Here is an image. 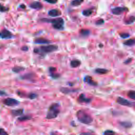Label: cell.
Instances as JSON below:
<instances>
[{"mask_svg":"<svg viewBox=\"0 0 135 135\" xmlns=\"http://www.w3.org/2000/svg\"><path fill=\"white\" fill-rule=\"evenodd\" d=\"M3 103L8 106H16L20 103V102L17 100L13 98H7L3 101Z\"/></svg>","mask_w":135,"mask_h":135,"instance_id":"52a82bcc","label":"cell"},{"mask_svg":"<svg viewBox=\"0 0 135 135\" xmlns=\"http://www.w3.org/2000/svg\"><path fill=\"white\" fill-rule=\"evenodd\" d=\"M128 11V8L126 7H117L112 8L111 10V13L114 14L118 16V15H121L123 12Z\"/></svg>","mask_w":135,"mask_h":135,"instance_id":"8992f818","label":"cell"},{"mask_svg":"<svg viewBox=\"0 0 135 135\" xmlns=\"http://www.w3.org/2000/svg\"><path fill=\"white\" fill-rule=\"evenodd\" d=\"M8 10V8L4 7L2 4H0V12H6Z\"/></svg>","mask_w":135,"mask_h":135,"instance_id":"d6a6232c","label":"cell"},{"mask_svg":"<svg viewBox=\"0 0 135 135\" xmlns=\"http://www.w3.org/2000/svg\"><path fill=\"white\" fill-rule=\"evenodd\" d=\"M84 82L92 86L96 87L98 86V83L94 81L90 76H86L84 78Z\"/></svg>","mask_w":135,"mask_h":135,"instance_id":"9c48e42d","label":"cell"},{"mask_svg":"<svg viewBox=\"0 0 135 135\" xmlns=\"http://www.w3.org/2000/svg\"><path fill=\"white\" fill-rule=\"evenodd\" d=\"M58 50V46L57 45H48L46 46H41L40 48H36L33 52L42 57L46 56V54L56 51Z\"/></svg>","mask_w":135,"mask_h":135,"instance_id":"7a4b0ae2","label":"cell"},{"mask_svg":"<svg viewBox=\"0 0 135 135\" xmlns=\"http://www.w3.org/2000/svg\"><path fill=\"white\" fill-rule=\"evenodd\" d=\"M120 37L122 39H127L130 37V35L128 33H121L120 34Z\"/></svg>","mask_w":135,"mask_h":135,"instance_id":"f1b7e54d","label":"cell"},{"mask_svg":"<svg viewBox=\"0 0 135 135\" xmlns=\"http://www.w3.org/2000/svg\"><path fill=\"white\" fill-rule=\"evenodd\" d=\"M134 20H135L134 17L131 16L124 21V23H125V24H126L127 25H131L134 22Z\"/></svg>","mask_w":135,"mask_h":135,"instance_id":"7402d4cb","label":"cell"},{"mask_svg":"<svg viewBox=\"0 0 135 135\" xmlns=\"http://www.w3.org/2000/svg\"><path fill=\"white\" fill-rule=\"evenodd\" d=\"M51 135H58L57 134H56V133H54V132H51Z\"/></svg>","mask_w":135,"mask_h":135,"instance_id":"60d3db41","label":"cell"},{"mask_svg":"<svg viewBox=\"0 0 135 135\" xmlns=\"http://www.w3.org/2000/svg\"><path fill=\"white\" fill-rule=\"evenodd\" d=\"M41 22L45 23H51L52 27L57 30H63L64 29V21L61 18H58L55 19L42 18L40 20Z\"/></svg>","mask_w":135,"mask_h":135,"instance_id":"6da1fadb","label":"cell"},{"mask_svg":"<svg viewBox=\"0 0 135 135\" xmlns=\"http://www.w3.org/2000/svg\"><path fill=\"white\" fill-rule=\"evenodd\" d=\"M83 2V1H81V0H75L71 2V5L73 7H78L80 6Z\"/></svg>","mask_w":135,"mask_h":135,"instance_id":"603a6c76","label":"cell"},{"mask_svg":"<svg viewBox=\"0 0 135 135\" xmlns=\"http://www.w3.org/2000/svg\"><path fill=\"white\" fill-rule=\"evenodd\" d=\"M81 65V62L80 61L78 60H73L71 61L70 62V66L71 67L73 68H77L79 67Z\"/></svg>","mask_w":135,"mask_h":135,"instance_id":"ac0fdd59","label":"cell"},{"mask_svg":"<svg viewBox=\"0 0 135 135\" xmlns=\"http://www.w3.org/2000/svg\"><path fill=\"white\" fill-rule=\"evenodd\" d=\"M80 135H93L90 132H82L80 134Z\"/></svg>","mask_w":135,"mask_h":135,"instance_id":"f35d334b","label":"cell"},{"mask_svg":"<svg viewBox=\"0 0 135 135\" xmlns=\"http://www.w3.org/2000/svg\"><path fill=\"white\" fill-rule=\"evenodd\" d=\"M94 72L98 74H104L109 72V70L103 68H97L95 69Z\"/></svg>","mask_w":135,"mask_h":135,"instance_id":"e0dca14e","label":"cell"},{"mask_svg":"<svg viewBox=\"0 0 135 135\" xmlns=\"http://www.w3.org/2000/svg\"><path fill=\"white\" fill-rule=\"evenodd\" d=\"M120 124L122 125V126L126 127V128H128L130 127L131 126V123L128 122H122L120 123Z\"/></svg>","mask_w":135,"mask_h":135,"instance_id":"4dcf8cb0","label":"cell"},{"mask_svg":"<svg viewBox=\"0 0 135 135\" xmlns=\"http://www.w3.org/2000/svg\"><path fill=\"white\" fill-rule=\"evenodd\" d=\"M135 43V40L134 39H129L128 40L125 41L123 42V44L124 46H128V47H132L134 46V44Z\"/></svg>","mask_w":135,"mask_h":135,"instance_id":"44dd1931","label":"cell"},{"mask_svg":"<svg viewBox=\"0 0 135 135\" xmlns=\"http://www.w3.org/2000/svg\"><path fill=\"white\" fill-rule=\"evenodd\" d=\"M128 96L129 98H131V99H135V92L133 90L129 91L128 93Z\"/></svg>","mask_w":135,"mask_h":135,"instance_id":"83f0119b","label":"cell"},{"mask_svg":"<svg viewBox=\"0 0 135 135\" xmlns=\"http://www.w3.org/2000/svg\"><path fill=\"white\" fill-rule=\"evenodd\" d=\"M7 94L6 92H4L2 90H0V96H6Z\"/></svg>","mask_w":135,"mask_h":135,"instance_id":"74e56055","label":"cell"},{"mask_svg":"<svg viewBox=\"0 0 135 135\" xmlns=\"http://www.w3.org/2000/svg\"><path fill=\"white\" fill-rule=\"evenodd\" d=\"M20 8H21L22 9H25L26 8V6H25V5H24V4H22L20 6Z\"/></svg>","mask_w":135,"mask_h":135,"instance_id":"ab89813d","label":"cell"},{"mask_svg":"<svg viewBox=\"0 0 135 135\" xmlns=\"http://www.w3.org/2000/svg\"><path fill=\"white\" fill-rule=\"evenodd\" d=\"M38 95L36 93H30L28 95V98L31 100L36 99L38 98Z\"/></svg>","mask_w":135,"mask_h":135,"instance_id":"4316f807","label":"cell"},{"mask_svg":"<svg viewBox=\"0 0 135 135\" xmlns=\"http://www.w3.org/2000/svg\"><path fill=\"white\" fill-rule=\"evenodd\" d=\"M116 101L118 104L122 105V106H123L130 107L133 106V103L132 102L121 97H118Z\"/></svg>","mask_w":135,"mask_h":135,"instance_id":"5b68a950","label":"cell"},{"mask_svg":"<svg viewBox=\"0 0 135 135\" xmlns=\"http://www.w3.org/2000/svg\"><path fill=\"white\" fill-rule=\"evenodd\" d=\"M48 15L51 17H57L61 16V12L58 9H52L48 12Z\"/></svg>","mask_w":135,"mask_h":135,"instance_id":"4fadbf2b","label":"cell"},{"mask_svg":"<svg viewBox=\"0 0 135 135\" xmlns=\"http://www.w3.org/2000/svg\"><path fill=\"white\" fill-rule=\"evenodd\" d=\"M132 60V58H128V59H127L126 61H124V63L125 64H128L130 63Z\"/></svg>","mask_w":135,"mask_h":135,"instance_id":"e575fe53","label":"cell"},{"mask_svg":"<svg viewBox=\"0 0 135 135\" xmlns=\"http://www.w3.org/2000/svg\"><path fill=\"white\" fill-rule=\"evenodd\" d=\"M99 46H100V48H102L103 47V45L102 44H99Z\"/></svg>","mask_w":135,"mask_h":135,"instance_id":"b9f144b4","label":"cell"},{"mask_svg":"<svg viewBox=\"0 0 135 135\" xmlns=\"http://www.w3.org/2000/svg\"><path fill=\"white\" fill-rule=\"evenodd\" d=\"M92 100L91 98H88L86 97L85 95L83 93L81 94L78 97V101L80 103H89Z\"/></svg>","mask_w":135,"mask_h":135,"instance_id":"8fae6325","label":"cell"},{"mask_svg":"<svg viewBox=\"0 0 135 135\" xmlns=\"http://www.w3.org/2000/svg\"><path fill=\"white\" fill-rule=\"evenodd\" d=\"M45 2H46L49 4H54L58 2V1H54V0H52V1H45Z\"/></svg>","mask_w":135,"mask_h":135,"instance_id":"d590c367","label":"cell"},{"mask_svg":"<svg viewBox=\"0 0 135 135\" xmlns=\"http://www.w3.org/2000/svg\"><path fill=\"white\" fill-rule=\"evenodd\" d=\"M77 117L78 120L82 123L89 124L93 121L92 118L82 110H80L77 112Z\"/></svg>","mask_w":135,"mask_h":135,"instance_id":"277c9868","label":"cell"},{"mask_svg":"<svg viewBox=\"0 0 135 135\" xmlns=\"http://www.w3.org/2000/svg\"><path fill=\"white\" fill-rule=\"evenodd\" d=\"M93 12V9L92 8L91 9H88L86 10H84L82 11V15L85 17H90L92 14Z\"/></svg>","mask_w":135,"mask_h":135,"instance_id":"2e32d148","label":"cell"},{"mask_svg":"<svg viewBox=\"0 0 135 135\" xmlns=\"http://www.w3.org/2000/svg\"><path fill=\"white\" fill-rule=\"evenodd\" d=\"M50 77L53 79H57L60 77V74L57 73L56 71L50 72Z\"/></svg>","mask_w":135,"mask_h":135,"instance_id":"d4e9b609","label":"cell"},{"mask_svg":"<svg viewBox=\"0 0 135 135\" xmlns=\"http://www.w3.org/2000/svg\"><path fill=\"white\" fill-rule=\"evenodd\" d=\"M60 91L65 94H70L72 93L76 92L78 91V90L74 89H70L68 88H61L60 89Z\"/></svg>","mask_w":135,"mask_h":135,"instance_id":"5bb4252c","label":"cell"},{"mask_svg":"<svg viewBox=\"0 0 135 135\" xmlns=\"http://www.w3.org/2000/svg\"><path fill=\"white\" fill-rule=\"evenodd\" d=\"M24 70H25V68L22 67H15L13 68L12 71L15 73H19L21 71Z\"/></svg>","mask_w":135,"mask_h":135,"instance_id":"cb8c5ba5","label":"cell"},{"mask_svg":"<svg viewBox=\"0 0 135 135\" xmlns=\"http://www.w3.org/2000/svg\"><path fill=\"white\" fill-rule=\"evenodd\" d=\"M29 7L32 9L37 10H41L43 7V4L38 1H34L31 3L29 4Z\"/></svg>","mask_w":135,"mask_h":135,"instance_id":"30bf717a","label":"cell"},{"mask_svg":"<svg viewBox=\"0 0 135 135\" xmlns=\"http://www.w3.org/2000/svg\"><path fill=\"white\" fill-rule=\"evenodd\" d=\"M104 23V20L102 19H100L98 20H97L96 22V23H95L96 26H101V25L103 24Z\"/></svg>","mask_w":135,"mask_h":135,"instance_id":"f546056e","label":"cell"},{"mask_svg":"<svg viewBox=\"0 0 135 135\" xmlns=\"http://www.w3.org/2000/svg\"><path fill=\"white\" fill-rule=\"evenodd\" d=\"M60 112V106L59 103H53L49 108L47 114V119H52L56 118Z\"/></svg>","mask_w":135,"mask_h":135,"instance_id":"3957f363","label":"cell"},{"mask_svg":"<svg viewBox=\"0 0 135 135\" xmlns=\"http://www.w3.org/2000/svg\"><path fill=\"white\" fill-rule=\"evenodd\" d=\"M31 117L30 116H24L19 117L18 118V120L20 121H27L31 119Z\"/></svg>","mask_w":135,"mask_h":135,"instance_id":"484cf974","label":"cell"},{"mask_svg":"<svg viewBox=\"0 0 135 135\" xmlns=\"http://www.w3.org/2000/svg\"><path fill=\"white\" fill-rule=\"evenodd\" d=\"M35 77L36 76H35L34 73H28L23 75V76H22L21 77V79H22L23 80H28L33 81Z\"/></svg>","mask_w":135,"mask_h":135,"instance_id":"9a60e30c","label":"cell"},{"mask_svg":"<svg viewBox=\"0 0 135 135\" xmlns=\"http://www.w3.org/2000/svg\"><path fill=\"white\" fill-rule=\"evenodd\" d=\"M34 43L37 44H46L51 43V41L43 38H39L34 40Z\"/></svg>","mask_w":135,"mask_h":135,"instance_id":"7c38bea8","label":"cell"},{"mask_svg":"<svg viewBox=\"0 0 135 135\" xmlns=\"http://www.w3.org/2000/svg\"><path fill=\"white\" fill-rule=\"evenodd\" d=\"M90 34V31L88 29H81L80 31V34L83 37H87Z\"/></svg>","mask_w":135,"mask_h":135,"instance_id":"d6986e66","label":"cell"},{"mask_svg":"<svg viewBox=\"0 0 135 135\" xmlns=\"http://www.w3.org/2000/svg\"><path fill=\"white\" fill-rule=\"evenodd\" d=\"M1 37L4 39H10L13 37L12 33L7 29H4L1 33Z\"/></svg>","mask_w":135,"mask_h":135,"instance_id":"ba28073f","label":"cell"},{"mask_svg":"<svg viewBox=\"0 0 135 135\" xmlns=\"http://www.w3.org/2000/svg\"><path fill=\"white\" fill-rule=\"evenodd\" d=\"M0 37H1V32H0Z\"/></svg>","mask_w":135,"mask_h":135,"instance_id":"7bdbcfd3","label":"cell"},{"mask_svg":"<svg viewBox=\"0 0 135 135\" xmlns=\"http://www.w3.org/2000/svg\"><path fill=\"white\" fill-rule=\"evenodd\" d=\"M23 112H24V110L23 109L13 110H12V111H11L12 114L14 116H20V115L23 114Z\"/></svg>","mask_w":135,"mask_h":135,"instance_id":"ffe728a7","label":"cell"},{"mask_svg":"<svg viewBox=\"0 0 135 135\" xmlns=\"http://www.w3.org/2000/svg\"><path fill=\"white\" fill-rule=\"evenodd\" d=\"M0 135H8V133L4 130V129L0 128Z\"/></svg>","mask_w":135,"mask_h":135,"instance_id":"836d02e7","label":"cell"},{"mask_svg":"<svg viewBox=\"0 0 135 135\" xmlns=\"http://www.w3.org/2000/svg\"><path fill=\"white\" fill-rule=\"evenodd\" d=\"M21 50L23 51H28L29 50V48L27 46H23L21 48Z\"/></svg>","mask_w":135,"mask_h":135,"instance_id":"8d00e7d4","label":"cell"},{"mask_svg":"<svg viewBox=\"0 0 135 135\" xmlns=\"http://www.w3.org/2000/svg\"><path fill=\"white\" fill-rule=\"evenodd\" d=\"M104 135H115V132L112 130H108L104 132Z\"/></svg>","mask_w":135,"mask_h":135,"instance_id":"1f68e13d","label":"cell"}]
</instances>
